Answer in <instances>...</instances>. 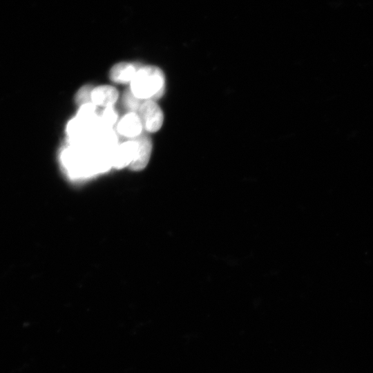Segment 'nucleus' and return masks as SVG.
<instances>
[{
  "label": "nucleus",
  "instance_id": "obj_8",
  "mask_svg": "<svg viewBox=\"0 0 373 373\" xmlns=\"http://www.w3.org/2000/svg\"><path fill=\"white\" fill-rule=\"evenodd\" d=\"M142 100L136 97L130 89L126 90L122 96V103L124 106L129 110V112H137Z\"/></svg>",
  "mask_w": 373,
  "mask_h": 373
},
{
  "label": "nucleus",
  "instance_id": "obj_3",
  "mask_svg": "<svg viewBox=\"0 0 373 373\" xmlns=\"http://www.w3.org/2000/svg\"><path fill=\"white\" fill-rule=\"evenodd\" d=\"M137 150V143L133 139L119 144L112 155V167L122 169L129 166L135 159Z\"/></svg>",
  "mask_w": 373,
  "mask_h": 373
},
{
  "label": "nucleus",
  "instance_id": "obj_5",
  "mask_svg": "<svg viewBox=\"0 0 373 373\" xmlns=\"http://www.w3.org/2000/svg\"><path fill=\"white\" fill-rule=\"evenodd\" d=\"M133 140L137 143V150L135 159L128 167L133 171H138L144 169L149 162L152 141L151 137L144 133Z\"/></svg>",
  "mask_w": 373,
  "mask_h": 373
},
{
  "label": "nucleus",
  "instance_id": "obj_9",
  "mask_svg": "<svg viewBox=\"0 0 373 373\" xmlns=\"http://www.w3.org/2000/svg\"><path fill=\"white\" fill-rule=\"evenodd\" d=\"M118 115L113 106L104 108L100 115V122L103 126L112 128L115 124Z\"/></svg>",
  "mask_w": 373,
  "mask_h": 373
},
{
  "label": "nucleus",
  "instance_id": "obj_1",
  "mask_svg": "<svg viewBox=\"0 0 373 373\" xmlns=\"http://www.w3.org/2000/svg\"><path fill=\"white\" fill-rule=\"evenodd\" d=\"M129 89L136 97L142 101H155L164 93V73L155 66L149 65L140 67L130 82Z\"/></svg>",
  "mask_w": 373,
  "mask_h": 373
},
{
  "label": "nucleus",
  "instance_id": "obj_4",
  "mask_svg": "<svg viewBox=\"0 0 373 373\" xmlns=\"http://www.w3.org/2000/svg\"><path fill=\"white\" fill-rule=\"evenodd\" d=\"M117 133L128 140L134 139L143 132L141 119L136 112H128L122 116L116 126Z\"/></svg>",
  "mask_w": 373,
  "mask_h": 373
},
{
  "label": "nucleus",
  "instance_id": "obj_7",
  "mask_svg": "<svg viewBox=\"0 0 373 373\" xmlns=\"http://www.w3.org/2000/svg\"><path fill=\"white\" fill-rule=\"evenodd\" d=\"M137 69L135 64L122 61L115 64L109 71V77L117 84H128L133 79Z\"/></svg>",
  "mask_w": 373,
  "mask_h": 373
},
{
  "label": "nucleus",
  "instance_id": "obj_2",
  "mask_svg": "<svg viewBox=\"0 0 373 373\" xmlns=\"http://www.w3.org/2000/svg\"><path fill=\"white\" fill-rule=\"evenodd\" d=\"M137 113L141 119L143 129L146 132L155 133L161 128L164 114L155 101H143Z\"/></svg>",
  "mask_w": 373,
  "mask_h": 373
},
{
  "label": "nucleus",
  "instance_id": "obj_6",
  "mask_svg": "<svg viewBox=\"0 0 373 373\" xmlns=\"http://www.w3.org/2000/svg\"><path fill=\"white\" fill-rule=\"evenodd\" d=\"M119 97L117 90L110 85H101L93 88L91 102L97 106L111 107Z\"/></svg>",
  "mask_w": 373,
  "mask_h": 373
},
{
  "label": "nucleus",
  "instance_id": "obj_10",
  "mask_svg": "<svg viewBox=\"0 0 373 373\" xmlns=\"http://www.w3.org/2000/svg\"><path fill=\"white\" fill-rule=\"evenodd\" d=\"M93 87L90 85H84L81 87L75 95V102L80 106L91 102V92Z\"/></svg>",
  "mask_w": 373,
  "mask_h": 373
}]
</instances>
